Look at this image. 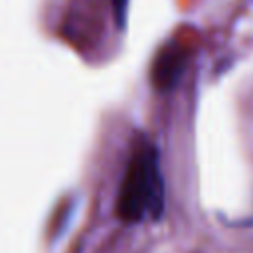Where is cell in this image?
<instances>
[{"label": "cell", "mask_w": 253, "mask_h": 253, "mask_svg": "<svg viewBox=\"0 0 253 253\" xmlns=\"http://www.w3.org/2000/svg\"><path fill=\"white\" fill-rule=\"evenodd\" d=\"M164 211V182L158 150L144 142L132 152L119 190L117 215L126 223L158 219Z\"/></svg>", "instance_id": "cell-1"}, {"label": "cell", "mask_w": 253, "mask_h": 253, "mask_svg": "<svg viewBox=\"0 0 253 253\" xmlns=\"http://www.w3.org/2000/svg\"><path fill=\"white\" fill-rule=\"evenodd\" d=\"M184 69H186V49L170 42L160 47V51L152 61L150 67L152 85L158 91H172L180 83Z\"/></svg>", "instance_id": "cell-2"}, {"label": "cell", "mask_w": 253, "mask_h": 253, "mask_svg": "<svg viewBox=\"0 0 253 253\" xmlns=\"http://www.w3.org/2000/svg\"><path fill=\"white\" fill-rule=\"evenodd\" d=\"M126 8H128V0H113V14L119 28H123L126 22Z\"/></svg>", "instance_id": "cell-3"}]
</instances>
